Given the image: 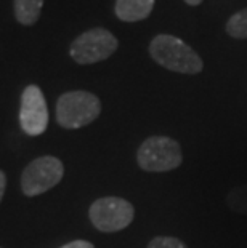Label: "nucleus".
Here are the masks:
<instances>
[{"label":"nucleus","instance_id":"nucleus-5","mask_svg":"<svg viewBox=\"0 0 247 248\" xmlns=\"http://www.w3.org/2000/svg\"><path fill=\"white\" fill-rule=\"evenodd\" d=\"M88 218L95 229L104 234H111L129 228L135 218V208L129 200L122 197H99L90 205Z\"/></svg>","mask_w":247,"mask_h":248},{"label":"nucleus","instance_id":"nucleus-15","mask_svg":"<svg viewBox=\"0 0 247 248\" xmlns=\"http://www.w3.org/2000/svg\"><path fill=\"white\" fill-rule=\"evenodd\" d=\"M188 5H191V7H198V5H201L202 0H185Z\"/></svg>","mask_w":247,"mask_h":248},{"label":"nucleus","instance_id":"nucleus-9","mask_svg":"<svg viewBox=\"0 0 247 248\" xmlns=\"http://www.w3.org/2000/svg\"><path fill=\"white\" fill-rule=\"evenodd\" d=\"M42 7H44V0H15V18L19 24L33 26L40 18Z\"/></svg>","mask_w":247,"mask_h":248},{"label":"nucleus","instance_id":"nucleus-1","mask_svg":"<svg viewBox=\"0 0 247 248\" xmlns=\"http://www.w3.org/2000/svg\"><path fill=\"white\" fill-rule=\"evenodd\" d=\"M149 55L159 66L186 76H196L204 67L201 56L181 39L170 34L156 35L149 44Z\"/></svg>","mask_w":247,"mask_h":248},{"label":"nucleus","instance_id":"nucleus-13","mask_svg":"<svg viewBox=\"0 0 247 248\" xmlns=\"http://www.w3.org/2000/svg\"><path fill=\"white\" fill-rule=\"evenodd\" d=\"M60 248H95V245L88 240H72V242H69V244L63 245Z\"/></svg>","mask_w":247,"mask_h":248},{"label":"nucleus","instance_id":"nucleus-7","mask_svg":"<svg viewBox=\"0 0 247 248\" xmlns=\"http://www.w3.org/2000/svg\"><path fill=\"white\" fill-rule=\"evenodd\" d=\"M19 125L29 136H40L49 126V108L37 85H28L21 94Z\"/></svg>","mask_w":247,"mask_h":248},{"label":"nucleus","instance_id":"nucleus-12","mask_svg":"<svg viewBox=\"0 0 247 248\" xmlns=\"http://www.w3.org/2000/svg\"><path fill=\"white\" fill-rule=\"evenodd\" d=\"M146 248H188L183 240L172 235H157L154 237Z\"/></svg>","mask_w":247,"mask_h":248},{"label":"nucleus","instance_id":"nucleus-4","mask_svg":"<svg viewBox=\"0 0 247 248\" xmlns=\"http://www.w3.org/2000/svg\"><path fill=\"white\" fill-rule=\"evenodd\" d=\"M119 48V40L104 28H93L72 40L69 55L77 64H95L108 60Z\"/></svg>","mask_w":247,"mask_h":248},{"label":"nucleus","instance_id":"nucleus-14","mask_svg":"<svg viewBox=\"0 0 247 248\" xmlns=\"http://www.w3.org/2000/svg\"><path fill=\"white\" fill-rule=\"evenodd\" d=\"M5 187H7V176H5V173L0 170V202H2V199H3Z\"/></svg>","mask_w":247,"mask_h":248},{"label":"nucleus","instance_id":"nucleus-8","mask_svg":"<svg viewBox=\"0 0 247 248\" xmlns=\"http://www.w3.org/2000/svg\"><path fill=\"white\" fill-rule=\"evenodd\" d=\"M154 8V0H115L114 13L124 23L143 21Z\"/></svg>","mask_w":247,"mask_h":248},{"label":"nucleus","instance_id":"nucleus-2","mask_svg":"<svg viewBox=\"0 0 247 248\" xmlns=\"http://www.w3.org/2000/svg\"><path fill=\"white\" fill-rule=\"evenodd\" d=\"M101 114V101L97 94L83 90L63 93L56 101V122L66 130L90 125Z\"/></svg>","mask_w":247,"mask_h":248},{"label":"nucleus","instance_id":"nucleus-6","mask_svg":"<svg viewBox=\"0 0 247 248\" xmlns=\"http://www.w3.org/2000/svg\"><path fill=\"white\" fill-rule=\"evenodd\" d=\"M63 176L65 165L58 157H37L21 173V191L26 197H37L60 184Z\"/></svg>","mask_w":247,"mask_h":248},{"label":"nucleus","instance_id":"nucleus-3","mask_svg":"<svg viewBox=\"0 0 247 248\" xmlns=\"http://www.w3.org/2000/svg\"><path fill=\"white\" fill-rule=\"evenodd\" d=\"M136 162L143 171L165 173L181 165V146L170 136H149L136 151Z\"/></svg>","mask_w":247,"mask_h":248},{"label":"nucleus","instance_id":"nucleus-11","mask_svg":"<svg viewBox=\"0 0 247 248\" xmlns=\"http://www.w3.org/2000/svg\"><path fill=\"white\" fill-rule=\"evenodd\" d=\"M227 205L236 213L247 215V184L231 189L227 195Z\"/></svg>","mask_w":247,"mask_h":248},{"label":"nucleus","instance_id":"nucleus-10","mask_svg":"<svg viewBox=\"0 0 247 248\" xmlns=\"http://www.w3.org/2000/svg\"><path fill=\"white\" fill-rule=\"evenodd\" d=\"M227 32L233 39H247V8L239 10L228 19Z\"/></svg>","mask_w":247,"mask_h":248}]
</instances>
